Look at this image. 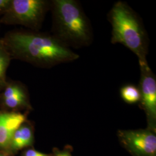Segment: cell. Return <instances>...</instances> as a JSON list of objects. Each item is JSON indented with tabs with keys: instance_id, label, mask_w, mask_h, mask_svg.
<instances>
[{
	"instance_id": "obj_9",
	"label": "cell",
	"mask_w": 156,
	"mask_h": 156,
	"mask_svg": "<svg viewBox=\"0 0 156 156\" xmlns=\"http://www.w3.org/2000/svg\"><path fill=\"white\" fill-rule=\"evenodd\" d=\"M11 55L5 45L0 41V91L4 89L6 84V73L10 64Z\"/></svg>"
},
{
	"instance_id": "obj_2",
	"label": "cell",
	"mask_w": 156,
	"mask_h": 156,
	"mask_svg": "<svg viewBox=\"0 0 156 156\" xmlns=\"http://www.w3.org/2000/svg\"><path fill=\"white\" fill-rule=\"evenodd\" d=\"M54 36L67 48L89 46L93 41L91 25L82 6L75 0L52 2Z\"/></svg>"
},
{
	"instance_id": "obj_4",
	"label": "cell",
	"mask_w": 156,
	"mask_h": 156,
	"mask_svg": "<svg viewBox=\"0 0 156 156\" xmlns=\"http://www.w3.org/2000/svg\"><path fill=\"white\" fill-rule=\"evenodd\" d=\"M49 3L44 0H12L1 22L37 30L41 26Z\"/></svg>"
},
{
	"instance_id": "obj_13",
	"label": "cell",
	"mask_w": 156,
	"mask_h": 156,
	"mask_svg": "<svg viewBox=\"0 0 156 156\" xmlns=\"http://www.w3.org/2000/svg\"><path fill=\"white\" fill-rule=\"evenodd\" d=\"M24 156H48L45 154L34 150H28L25 153Z\"/></svg>"
},
{
	"instance_id": "obj_12",
	"label": "cell",
	"mask_w": 156,
	"mask_h": 156,
	"mask_svg": "<svg viewBox=\"0 0 156 156\" xmlns=\"http://www.w3.org/2000/svg\"><path fill=\"white\" fill-rule=\"evenodd\" d=\"M12 0H0V13L4 14L11 4Z\"/></svg>"
},
{
	"instance_id": "obj_16",
	"label": "cell",
	"mask_w": 156,
	"mask_h": 156,
	"mask_svg": "<svg viewBox=\"0 0 156 156\" xmlns=\"http://www.w3.org/2000/svg\"><path fill=\"white\" fill-rule=\"evenodd\" d=\"M0 41H1V40H0Z\"/></svg>"
},
{
	"instance_id": "obj_10",
	"label": "cell",
	"mask_w": 156,
	"mask_h": 156,
	"mask_svg": "<svg viewBox=\"0 0 156 156\" xmlns=\"http://www.w3.org/2000/svg\"><path fill=\"white\" fill-rule=\"evenodd\" d=\"M122 98L128 104H135L140 101V94L139 87L132 84H126L120 89Z\"/></svg>"
},
{
	"instance_id": "obj_14",
	"label": "cell",
	"mask_w": 156,
	"mask_h": 156,
	"mask_svg": "<svg viewBox=\"0 0 156 156\" xmlns=\"http://www.w3.org/2000/svg\"><path fill=\"white\" fill-rule=\"evenodd\" d=\"M56 156H71L70 154H68L67 153H61L58 154H57Z\"/></svg>"
},
{
	"instance_id": "obj_15",
	"label": "cell",
	"mask_w": 156,
	"mask_h": 156,
	"mask_svg": "<svg viewBox=\"0 0 156 156\" xmlns=\"http://www.w3.org/2000/svg\"><path fill=\"white\" fill-rule=\"evenodd\" d=\"M0 156H2V155H0Z\"/></svg>"
},
{
	"instance_id": "obj_11",
	"label": "cell",
	"mask_w": 156,
	"mask_h": 156,
	"mask_svg": "<svg viewBox=\"0 0 156 156\" xmlns=\"http://www.w3.org/2000/svg\"><path fill=\"white\" fill-rule=\"evenodd\" d=\"M22 147L23 148L31 145L33 141V132L28 126H22L20 128Z\"/></svg>"
},
{
	"instance_id": "obj_8",
	"label": "cell",
	"mask_w": 156,
	"mask_h": 156,
	"mask_svg": "<svg viewBox=\"0 0 156 156\" xmlns=\"http://www.w3.org/2000/svg\"><path fill=\"white\" fill-rule=\"evenodd\" d=\"M2 98L6 106L16 108L27 104V95L23 87L18 84H6Z\"/></svg>"
},
{
	"instance_id": "obj_5",
	"label": "cell",
	"mask_w": 156,
	"mask_h": 156,
	"mask_svg": "<svg viewBox=\"0 0 156 156\" xmlns=\"http://www.w3.org/2000/svg\"><path fill=\"white\" fill-rule=\"evenodd\" d=\"M140 101L147 113L149 121L154 122L156 118V78L148 64L140 65Z\"/></svg>"
},
{
	"instance_id": "obj_1",
	"label": "cell",
	"mask_w": 156,
	"mask_h": 156,
	"mask_svg": "<svg viewBox=\"0 0 156 156\" xmlns=\"http://www.w3.org/2000/svg\"><path fill=\"white\" fill-rule=\"evenodd\" d=\"M2 42L11 55L38 67H52L79 58L76 53L50 35L15 32L7 35Z\"/></svg>"
},
{
	"instance_id": "obj_3",
	"label": "cell",
	"mask_w": 156,
	"mask_h": 156,
	"mask_svg": "<svg viewBox=\"0 0 156 156\" xmlns=\"http://www.w3.org/2000/svg\"><path fill=\"white\" fill-rule=\"evenodd\" d=\"M112 26L111 43L124 45L136 56L139 64H148L149 38L137 13L123 1L116 2L108 14Z\"/></svg>"
},
{
	"instance_id": "obj_7",
	"label": "cell",
	"mask_w": 156,
	"mask_h": 156,
	"mask_svg": "<svg viewBox=\"0 0 156 156\" xmlns=\"http://www.w3.org/2000/svg\"><path fill=\"white\" fill-rule=\"evenodd\" d=\"M26 121V116L20 113L4 112L0 113V147L11 145L15 131Z\"/></svg>"
},
{
	"instance_id": "obj_6",
	"label": "cell",
	"mask_w": 156,
	"mask_h": 156,
	"mask_svg": "<svg viewBox=\"0 0 156 156\" xmlns=\"http://www.w3.org/2000/svg\"><path fill=\"white\" fill-rule=\"evenodd\" d=\"M120 137L128 148L138 156H154L156 152V136L147 130L120 132Z\"/></svg>"
}]
</instances>
